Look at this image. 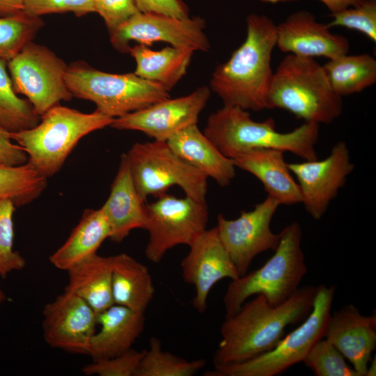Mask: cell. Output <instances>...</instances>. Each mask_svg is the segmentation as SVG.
I'll use <instances>...</instances> for the list:
<instances>
[{
  "label": "cell",
  "mask_w": 376,
  "mask_h": 376,
  "mask_svg": "<svg viewBox=\"0 0 376 376\" xmlns=\"http://www.w3.org/2000/svg\"><path fill=\"white\" fill-rule=\"evenodd\" d=\"M318 286L305 285L285 301L270 305L263 295L245 301L234 315L225 318L214 365L240 363L272 350L284 336L286 327L311 312Z\"/></svg>",
  "instance_id": "6da1fadb"
},
{
  "label": "cell",
  "mask_w": 376,
  "mask_h": 376,
  "mask_svg": "<svg viewBox=\"0 0 376 376\" xmlns=\"http://www.w3.org/2000/svg\"><path fill=\"white\" fill-rule=\"evenodd\" d=\"M246 22L244 41L226 62L216 67L210 88L220 97L224 105L258 111L268 109L276 24L267 16L255 13L249 15Z\"/></svg>",
  "instance_id": "7a4b0ae2"
},
{
  "label": "cell",
  "mask_w": 376,
  "mask_h": 376,
  "mask_svg": "<svg viewBox=\"0 0 376 376\" xmlns=\"http://www.w3.org/2000/svg\"><path fill=\"white\" fill-rule=\"evenodd\" d=\"M320 125L304 122L288 132L276 130L272 118L258 122L242 108L224 105L211 113L204 128V134L226 157L254 148H274L290 152L304 160L318 159L315 146Z\"/></svg>",
  "instance_id": "3957f363"
},
{
  "label": "cell",
  "mask_w": 376,
  "mask_h": 376,
  "mask_svg": "<svg viewBox=\"0 0 376 376\" xmlns=\"http://www.w3.org/2000/svg\"><path fill=\"white\" fill-rule=\"evenodd\" d=\"M267 105L319 125L332 123L343 111L342 97L332 89L323 65L313 58L291 54L274 72Z\"/></svg>",
  "instance_id": "277c9868"
},
{
  "label": "cell",
  "mask_w": 376,
  "mask_h": 376,
  "mask_svg": "<svg viewBox=\"0 0 376 376\" xmlns=\"http://www.w3.org/2000/svg\"><path fill=\"white\" fill-rule=\"evenodd\" d=\"M113 119L97 110L86 113L58 104L41 116L35 127L10 136L26 153L27 163L48 178L61 169L81 138L110 126Z\"/></svg>",
  "instance_id": "5b68a950"
},
{
  "label": "cell",
  "mask_w": 376,
  "mask_h": 376,
  "mask_svg": "<svg viewBox=\"0 0 376 376\" xmlns=\"http://www.w3.org/2000/svg\"><path fill=\"white\" fill-rule=\"evenodd\" d=\"M274 253L260 268L231 280L223 298L226 318L236 313L251 296L263 295L272 306L285 301L307 272L301 246L302 229L293 221L281 232Z\"/></svg>",
  "instance_id": "8992f818"
},
{
  "label": "cell",
  "mask_w": 376,
  "mask_h": 376,
  "mask_svg": "<svg viewBox=\"0 0 376 376\" xmlns=\"http://www.w3.org/2000/svg\"><path fill=\"white\" fill-rule=\"evenodd\" d=\"M65 81L72 96L93 102L96 110L113 118L169 97L162 85L134 72L107 73L81 61L68 67Z\"/></svg>",
  "instance_id": "52a82bcc"
},
{
  "label": "cell",
  "mask_w": 376,
  "mask_h": 376,
  "mask_svg": "<svg viewBox=\"0 0 376 376\" xmlns=\"http://www.w3.org/2000/svg\"><path fill=\"white\" fill-rule=\"evenodd\" d=\"M336 285L318 286L313 308L305 320L270 351L236 363L214 366L209 376H275L302 362L312 346L324 338Z\"/></svg>",
  "instance_id": "ba28073f"
},
{
  "label": "cell",
  "mask_w": 376,
  "mask_h": 376,
  "mask_svg": "<svg viewBox=\"0 0 376 376\" xmlns=\"http://www.w3.org/2000/svg\"><path fill=\"white\" fill-rule=\"evenodd\" d=\"M126 156L134 184L144 201L177 185L187 196L205 202L208 178L178 156L166 141L136 143Z\"/></svg>",
  "instance_id": "9c48e42d"
},
{
  "label": "cell",
  "mask_w": 376,
  "mask_h": 376,
  "mask_svg": "<svg viewBox=\"0 0 376 376\" xmlns=\"http://www.w3.org/2000/svg\"><path fill=\"white\" fill-rule=\"evenodd\" d=\"M148 233L146 258L152 263L160 262L173 247L190 246L206 230L208 210L205 202L189 196L178 198L167 193L146 204Z\"/></svg>",
  "instance_id": "30bf717a"
},
{
  "label": "cell",
  "mask_w": 376,
  "mask_h": 376,
  "mask_svg": "<svg viewBox=\"0 0 376 376\" xmlns=\"http://www.w3.org/2000/svg\"><path fill=\"white\" fill-rule=\"evenodd\" d=\"M7 66L15 92L26 96L40 116L73 97L65 81L68 66L45 46L29 42Z\"/></svg>",
  "instance_id": "8fae6325"
},
{
  "label": "cell",
  "mask_w": 376,
  "mask_h": 376,
  "mask_svg": "<svg viewBox=\"0 0 376 376\" xmlns=\"http://www.w3.org/2000/svg\"><path fill=\"white\" fill-rule=\"evenodd\" d=\"M279 205V201L267 195L253 210L242 211L235 219L218 215L216 227L219 239L240 276L247 273L256 256L278 246L281 233L272 232L270 224Z\"/></svg>",
  "instance_id": "7c38bea8"
},
{
  "label": "cell",
  "mask_w": 376,
  "mask_h": 376,
  "mask_svg": "<svg viewBox=\"0 0 376 376\" xmlns=\"http://www.w3.org/2000/svg\"><path fill=\"white\" fill-rule=\"evenodd\" d=\"M205 20L199 17L176 18L166 15L139 12L110 33L113 47L128 53L130 42L150 45L164 42L171 46L207 52L208 39L204 32Z\"/></svg>",
  "instance_id": "4fadbf2b"
},
{
  "label": "cell",
  "mask_w": 376,
  "mask_h": 376,
  "mask_svg": "<svg viewBox=\"0 0 376 376\" xmlns=\"http://www.w3.org/2000/svg\"><path fill=\"white\" fill-rule=\"evenodd\" d=\"M288 166L297 179L301 195V203L315 220L324 216L354 169L345 141L336 143L323 159L288 163Z\"/></svg>",
  "instance_id": "5bb4252c"
},
{
  "label": "cell",
  "mask_w": 376,
  "mask_h": 376,
  "mask_svg": "<svg viewBox=\"0 0 376 376\" xmlns=\"http://www.w3.org/2000/svg\"><path fill=\"white\" fill-rule=\"evenodd\" d=\"M211 94L210 87H198L190 94L167 98L143 109L113 119L111 127L139 131L154 140L167 141L182 130L197 124Z\"/></svg>",
  "instance_id": "9a60e30c"
},
{
  "label": "cell",
  "mask_w": 376,
  "mask_h": 376,
  "mask_svg": "<svg viewBox=\"0 0 376 376\" xmlns=\"http://www.w3.org/2000/svg\"><path fill=\"white\" fill-rule=\"evenodd\" d=\"M96 315L83 299L64 290L43 308L44 339L51 347L88 354L91 338L96 332Z\"/></svg>",
  "instance_id": "2e32d148"
},
{
  "label": "cell",
  "mask_w": 376,
  "mask_h": 376,
  "mask_svg": "<svg viewBox=\"0 0 376 376\" xmlns=\"http://www.w3.org/2000/svg\"><path fill=\"white\" fill-rule=\"evenodd\" d=\"M189 246V253L180 263L182 276L185 283L195 287L193 307L203 313L213 286L222 279L235 280L240 275L216 226L204 230Z\"/></svg>",
  "instance_id": "e0dca14e"
},
{
  "label": "cell",
  "mask_w": 376,
  "mask_h": 376,
  "mask_svg": "<svg viewBox=\"0 0 376 376\" xmlns=\"http://www.w3.org/2000/svg\"><path fill=\"white\" fill-rule=\"evenodd\" d=\"M329 29L327 24L317 22L313 13L299 10L276 25V46L282 52L303 57L324 56L329 60L347 54L348 39Z\"/></svg>",
  "instance_id": "ac0fdd59"
},
{
  "label": "cell",
  "mask_w": 376,
  "mask_h": 376,
  "mask_svg": "<svg viewBox=\"0 0 376 376\" xmlns=\"http://www.w3.org/2000/svg\"><path fill=\"white\" fill-rule=\"evenodd\" d=\"M324 338L352 364L358 376H366L376 347V314L362 315L350 304L331 313Z\"/></svg>",
  "instance_id": "d6986e66"
},
{
  "label": "cell",
  "mask_w": 376,
  "mask_h": 376,
  "mask_svg": "<svg viewBox=\"0 0 376 376\" xmlns=\"http://www.w3.org/2000/svg\"><path fill=\"white\" fill-rule=\"evenodd\" d=\"M110 226L109 239L120 242L132 230L145 229L146 204L134 184L126 154H123L109 196L101 207Z\"/></svg>",
  "instance_id": "ffe728a7"
},
{
  "label": "cell",
  "mask_w": 376,
  "mask_h": 376,
  "mask_svg": "<svg viewBox=\"0 0 376 376\" xmlns=\"http://www.w3.org/2000/svg\"><path fill=\"white\" fill-rule=\"evenodd\" d=\"M283 153L278 149L254 148L232 159L235 167L258 178L267 195L275 198L280 205H293L301 203V195Z\"/></svg>",
  "instance_id": "44dd1931"
},
{
  "label": "cell",
  "mask_w": 376,
  "mask_h": 376,
  "mask_svg": "<svg viewBox=\"0 0 376 376\" xmlns=\"http://www.w3.org/2000/svg\"><path fill=\"white\" fill-rule=\"evenodd\" d=\"M98 332L91 338L88 355L93 361L120 355L132 348L144 329L143 312L113 304L96 315Z\"/></svg>",
  "instance_id": "7402d4cb"
},
{
  "label": "cell",
  "mask_w": 376,
  "mask_h": 376,
  "mask_svg": "<svg viewBox=\"0 0 376 376\" xmlns=\"http://www.w3.org/2000/svg\"><path fill=\"white\" fill-rule=\"evenodd\" d=\"M166 142L182 159L221 187L228 185L235 178L233 159L224 156L197 124L182 130Z\"/></svg>",
  "instance_id": "603a6c76"
},
{
  "label": "cell",
  "mask_w": 376,
  "mask_h": 376,
  "mask_svg": "<svg viewBox=\"0 0 376 376\" xmlns=\"http://www.w3.org/2000/svg\"><path fill=\"white\" fill-rule=\"evenodd\" d=\"M110 235V226L102 207L86 210L67 240L49 256V262L56 268L67 271L97 253Z\"/></svg>",
  "instance_id": "cb8c5ba5"
},
{
  "label": "cell",
  "mask_w": 376,
  "mask_h": 376,
  "mask_svg": "<svg viewBox=\"0 0 376 376\" xmlns=\"http://www.w3.org/2000/svg\"><path fill=\"white\" fill-rule=\"evenodd\" d=\"M111 287L114 304L143 313L155 294L147 267L127 253L111 256Z\"/></svg>",
  "instance_id": "d4e9b609"
},
{
  "label": "cell",
  "mask_w": 376,
  "mask_h": 376,
  "mask_svg": "<svg viewBox=\"0 0 376 376\" xmlns=\"http://www.w3.org/2000/svg\"><path fill=\"white\" fill-rule=\"evenodd\" d=\"M65 290L80 297L97 314L114 304L111 287V256L95 253L67 270Z\"/></svg>",
  "instance_id": "484cf974"
},
{
  "label": "cell",
  "mask_w": 376,
  "mask_h": 376,
  "mask_svg": "<svg viewBox=\"0 0 376 376\" xmlns=\"http://www.w3.org/2000/svg\"><path fill=\"white\" fill-rule=\"evenodd\" d=\"M194 52L173 46L155 51L138 44L131 47L128 53L136 62L135 75L158 83L169 91L186 74Z\"/></svg>",
  "instance_id": "4316f807"
},
{
  "label": "cell",
  "mask_w": 376,
  "mask_h": 376,
  "mask_svg": "<svg viewBox=\"0 0 376 376\" xmlns=\"http://www.w3.org/2000/svg\"><path fill=\"white\" fill-rule=\"evenodd\" d=\"M334 91L343 97L359 93L376 82V60L368 54H345L323 65Z\"/></svg>",
  "instance_id": "83f0119b"
},
{
  "label": "cell",
  "mask_w": 376,
  "mask_h": 376,
  "mask_svg": "<svg viewBox=\"0 0 376 376\" xmlns=\"http://www.w3.org/2000/svg\"><path fill=\"white\" fill-rule=\"evenodd\" d=\"M7 63L0 59V127L16 132L35 127L40 116L27 99L17 95L6 70Z\"/></svg>",
  "instance_id": "f1b7e54d"
},
{
  "label": "cell",
  "mask_w": 376,
  "mask_h": 376,
  "mask_svg": "<svg viewBox=\"0 0 376 376\" xmlns=\"http://www.w3.org/2000/svg\"><path fill=\"white\" fill-rule=\"evenodd\" d=\"M47 178L28 163L19 166L0 164V198L10 199L15 207L36 199L47 185Z\"/></svg>",
  "instance_id": "f546056e"
},
{
  "label": "cell",
  "mask_w": 376,
  "mask_h": 376,
  "mask_svg": "<svg viewBox=\"0 0 376 376\" xmlns=\"http://www.w3.org/2000/svg\"><path fill=\"white\" fill-rule=\"evenodd\" d=\"M205 364L203 359L188 361L164 351L160 340L152 337L134 376H192Z\"/></svg>",
  "instance_id": "4dcf8cb0"
},
{
  "label": "cell",
  "mask_w": 376,
  "mask_h": 376,
  "mask_svg": "<svg viewBox=\"0 0 376 376\" xmlns=\"http://www.w3.org/2000/svg\"><path fill=\"white\" fill-rule=\"evenodd\" d=\"M44 23L40 17L22 13L0 17V59L8 62L31 42Z\"/></svg>",
  "instance_id": "1f68e13d"
},
{
  "label": "cell",
  "mask_w": 376,
  "mask_h": 376,
  "mask_svg": "<svg viewBox=\"0 0 376 376\" xmlns=\"http://www.w3.org/2000/svg\"><path fill=\"white\" fill-rule=\"evenodd\" d=\"M302 362L316 376H358L342 354L324 338L312 346Z\"/></svg>",
  "instance_id": "d6a6232c"
},
{
  "label": "cell",
  "mask_w": 376,
  "mask_h": 376,
  "mask_svg": "<svg viewBox=\"0 0 376 376\" xmlns=\"http://www.w3.org/2000/svg\"><path fill=\"white\" fill-rule=\"evenodd\" d=\"M15 207L10 199L0 198V276L3 278L11 272L21 270L26 266L25 259L13 249V215Z\"/></svg>",
  "instance_id": "836d02e7"
},
{
  "label": "cell",
  "mask_w": 376,
  "mask_h": 376,
  "mask_svg": "<svg viewBox=\"0 0 376 376\" xmlns=\"http://www.w3.org/2000/svg\"><path fill=\"white\" fill-rule=\"evenodd\" d=\"M328 26H343L359 31L376 42V0H360L340 11L331 13Z\"/></svg>",
  "instance_id": "e575fe53"
},
{
  "label": "cell",
  "mask_w": 376,
  "mask_h": 376,
  "mask_svg": "<svg viewBox=\"0 0 376 376\" xmlns=\"http://www.w3.org/2000/svg\"><path fill=\"white\" fill-rule=\"evenodd\" d=\"M143 353L144 350L131 348L113 357L93 361L84 366L81 372L86 375L134 376Z\"/></svg>",
  "instance_id": "d590c367"
},
{
  "label": "cell",
  "mask_w": 376,
  "mask_h": 376,
  "mask_svg": "<svg viewBox=\"0 0 376 376\" xmlns=\"http://www.w3.org/2000/svg\"><path fill=\"white\" fill-rule=\"evenodd\" d=\"M23 12L35 17L72 12L80 17L95 9L94 0H24Z\"/></svg>",
  "instance_id": "8d00e7d4"
},
{
  "label": "cell",
  "mask_w": 376,
  "mask_h": 376,
  "mask_svg": "<svg viewBox=\"0 0 376 376\" xmlns=\"http://www.w3.org/2000/svg\"><path fill=\"white\" fill-rule=\"evenodd\" d=\"M94 5L109 33L140 12L134 0H94Z\"/></svg>",
  "instance_id": "74e56055"
},
{
  "label": "cell",
  "mask_w": 376,
  "mask_h": 376,
  "mask_svg": "<svg viewBox=\"0 0 376 376\" xmlns=\"http://www.w3.org/2000/svg\"><path fill=\"white\" fill-rule=\"evenodd\" d=\"M141 13H153L176 18L189 17V10L182 0H134Z\"/></svg>",
  "instance_id": "f35d334b"
},
{
  "label": "cell",
  "mask_w": 376,
  "mask_h": 376,
  "mask_svg": "<svg viewBox=\"0 0 376 376\" xmlns=\"http://www.w3.org/2000/svg\"><path fill=\"white\" fill-rule=\"evenodd\" d=\"M27 161L26 153L21 146L13 143L10 132L0 127V164L19 166Z\"/></svg>",
  "instance_id": "ab89813d"
},
{
  "label": "cell",
  "mask_w": 376,
  "mask_h": 376,
  "mask_svg": "<svg viewBox=\"0 0 376 376\" xmlns=\"http://www.w3.org/2000/svg\"><path fill=\"white\" fill-rule=\"evenodd\" d=\"M264 3L276 4L278 3L295 1L298 0H259ZM331 11V13H336L348 8L360 0H319Z\"/></svg>",
  "instance_id": "60d3db41"
},
{
  "label": "cell",
  "mask_w": 376,
  "mask_h": 376,
  "mask_svg": "<svg viewBox=\"0 0 376 376\" xmlns=\"http://www.w3.org/2000/svg\"><path fill=\"white\" fill-rule=\"evenodd\" d=\"M24 0H0V17L22 13Z\"/></svg>",
  "instance_id": "b9f144b4"
},
{
  "label": "cell",
  "mask_w": 376,
  "mask_h": 376,
  "mask_svg": "<svg viewBox=\"0 0 376 376\" xmlns=\"http://www.w3.org/2000/svg\"><path fill=\"white\" fill-rule=\"evenodd\" d=\"M376 357L374 356V357H372V359L370 360L366 373V376H375L376 374Z\"/></svg>",
  "instance_id": "7bdbcfd3"
},
{
  "label": "cell",
  "mask_w": 376,
  "mask_h": 376,
  "mask_svg": "<svg viewBox=\"0 0 376 376\" xmlns=\"http://www.w3.org/2000/svg\"><path fill=\"white\" fill-rule=\"evenodd\" d=\"M0 298H1L3 300L6 298V296H5L4 293L1 290H0Z\"/></svg>",
  "instance_id": "ee69618b"
},
{
  "label": "cell",
  "mask_w": 376,
  "mask_h": 376,
  "mask_svg": "<svg viewBox=\"0 0 376 376\" xmlns=\"http://www.w3.org/2000/svg\"><path fill=\"white\" fill-rule=\"evenodd\" d=\"M4 300L0 298V303L3 302Z\"/></svg>",
  "instance_id": "f6af8a7d"
}]
</instances>
